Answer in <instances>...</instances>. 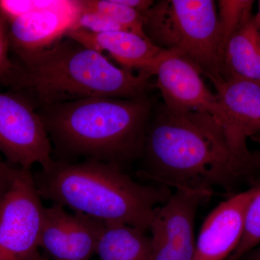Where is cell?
I'll return each mask as SVG.
<instances>
[{
  "mask_svg": "<svg viewBox=\"0 0 260 260\" xmlns=\"http://www.w3.org/2000/svg\"><path fill=\"white\" fill-rule=\"evenodd\" d=\"M140 175L174 189L231 190L242 177L221 126L206 113L152 110Z\"/></svg>",
  "mask_w": 260,
  "mask_h": 260,
  "instance_id": "6da1fadb",
  "label": "cell"
},
{
  "mask_svg": "<svg viewBox=\"0 0 260 260\" xmlns=\"http://www.w3.org/2000/svg\"><path fill=\"white\" fill-rule=\"evenodd\" d=\"M149 98L95 97L38 108L59 160L122 164L141 157L153 110Z\"/></svg>",
  "mask_w": 260,
  "mask_h": 260,
  "instance_id": "7a4b0ae2",
  "label": "cell"
},
{
  "mask_svg": "<svg viewBox=\"0 0 260 260\" xmlns=\"http://www.w3.org/2000/svg\"><path fill=\"white\" fill-rule=\"evenodd\" d=\"M12 88L37 109L89 98H148L153 75L117 68L102 53L64 37L51 47L15 61Z\"/></svg>",
  "mask_w": 260,
  "mask_h": 260,
  "instance_id": "3957f363",
  "label": "cell"
},
{
  "mask_svg": "<svg viewBox=\"0 0 260 260\" xmlns=\"http://www.w3.org/2000/svg\"><path fill=\"white\" fill-rule=\"evenodd\" d=\"M38 192L54 205L68 207L104 223H118L149 231L155 210L172 193L167 188L144 185L114 164L85 159L54 160L34 174Z\"/></svg>",
  "mask_w": 260,
  "mask_h": 260,
  "instance_id": "277c9868",
  "label": "cell"
},
{
  "mask_svg": "<svg viewBox=\"0 0 260 260\" xmlns=\"http://www.w3.org/2000/svg\"><path fill=\"white\" fill-rule=\"evenodd\" d=\"M147 39L185 58L212 83L225 78L217 3L213 0H160L143 15Z\"/></svg>",
  "mask_w": 260,
  "mask_h": 260,
  "instance_id": "5b68a950",
  "label": "cell"
},
{
  "mask_svg": "<svg viewBox=\"0 0 260 260\" xmlns=\"http://www.w3.org/2000/svg\"><path fill=\"white\" fill-rule=\"evenodd\" d=\"M44 208L30 169L19 168L0 202V260H28L39 252Z\"/></svg>",
  "mask_w": 260,
  "mask_h": 260,
  "instance_id": "8992f818",
  "label": "cell"
},
{
  "mask_svg": "<svg viewBox=\"0 0 260 260\" xmlns=\"http://www.w3.org/2000/svg\"><path fill=\"white\" fill-rule=\"evenodd\" d=\"M0 151L23 169L50 167L52 147L35 104L20 92H0Z\"/></svg>",
  "mask_w": 260,
  "mask_h": 260,
  "instance_id": "52a82bcc",
  "label": "cell"
},
{
  "mask_svg": "<svg viewBox=\"0 0 260 260\" xmlns=\"http://www.w3.org/2000/svg\"><path fill=\"white\" fill-rule=\"evenodd\" d=\"M213 191L175 189L155 210L150 224V260H193L195 219Z\"/></svg>",
  "mask_w": 260,
  "mask_h": 260,
  "instance_id": "ba28073f",
  "label": "cell"
},
{
  "mask_svg": "<svg viewBox=\"0 0 260 260\" xmlns=\"http://www.w3.org/2000/svg\"><path fill=\"white\" fill-rule=\"evenodd\" d=\"M225 112L224 134L233 160L244 176L255 169L256 159L249 152L247 139L260 134V83L235 77L213 83Z\"/></svg>",
  "mask_w": 260,
  "mask_h": 260,
  "instance_id": "9c48e42d",
  "label": "cell"
},
{
  "mask_svg": "<svg viewBox=\"0 0 260 260\" xmlns=\"http://www.w3.org/2000/svg\"><path fill=\"white\" fill-rule=\"evenodd\" d=\"M153 87L161 93L164 105L174 112L206 113L223 129L225 112L218 95L207 87L194 64L176 53L166 51L154 71Z\"/></svg>",
  "mask_w": 260,
  "mask_h": 260,
  "instance_id": "30bf717a",
  "label": "cell"
},
{
  "mask_svg": "<svg viewBox=\"0 0 260 260\" xmlns=\"http://www.w3.org/2000/svg\"><path fill=\"white\" fill-rule=\"evenodd\" d=\"M105 223L64 207L44 208L39 247L53 260H90Z\"/></svg>",
  "mask_w": 260,
  "mask_h": 260,
  "instance_id": "8fae6325",
  "label": "cell"
},
{
  "mask_svg": "<svg viewBox=\"0 0 260 260\" xmlns=\"http://www.w3.org/2000/svg\"><path fill=\"white\" fill-rule=\"evenodd\" d=\"M259 185L233 195L218 205L203 223L193 260H227L242 239L246 210Z\"/></svg>",
  "mask_w": 260,
  "mask_h": 260,
  "instance_id": "7c38bea8",
  "label": "cell"
},
{
  "mask_svg": "<svg viewBox=\"0 0 260 260\" xmlns=\"http://www.w3.org/2000/svg\"><path fill=\"white\" fill-rule=\"evenodd\" d=\"M82 10L81 0L70 7L22 15L9 23L10 50L17 60L51 47L64 37Z\"/></svg>",
  "mask_w": 260,
  "mask_h": 260,
  "instance_id": "4fadbf2b",
  "label": "cell"
},
{
  "mask_svg": "<svg viewBox=\"0 0 260 260\" xmlns=\"http://www.w3.org/2000/svg\"><path fill=\"white\" fill-rule=\"evenodd\" d=\"M64 37L102 54L107 51L124 69L147 72L153 76L157 64L166 52L146 38L128 30L94 34L73 29L68 30Z\"/></svg>",
  "mask_w": 260,
  "mask_h": 260,
  "instance_id": "5bb4252c",
  "label": "cell"
},
{
  "mask_svg": "<svg viewBox=\"0 0 260 260\" xmlns=\"http://www.w3.org/2000/svg\"><path fill=\"white\" fill-rule=\"evenodd\" d=\"M225 78L260 83V26L252 15L231 38L224 53Z\"/></svg>",
  "mask_w": 260,
  "mask_h": 260,
  "instance_id": "9a60e30c",
  "label": "cell"
},
{
  "mask_svg": "<svg viewBox=\"0 0 260 260\" xmlns=\"http://www.w3.org/2000/svg\"><path fill=\"white\" fill-rule=\"evenodd\" d=\"M95 254L100 260H150V237L138 228L105 223Z\"/></svg>",
  "mask_w": 260,
  "mask_h": 260,
  "instance_id": "2e32d148",
  "label": "cell"
},
{
  "mask_svg": "<svg viewBox=\"0 0 260 260\" xmlns=\"http://www.w3.org/2000/svg\"><path fill=\"white\" fill-rule=\"evenodd\" d=\"M253 5L252 0H220L217 3L220 48L223 58L231 38L252 16Z\"/></svg>",
  "mask_w": 260,
  "mask_h": 260,
  "instance_id": "e0dca14e",
  "label": "cell"
},
{
  "mask_svg": "<svg viewBox=\"0 0 260 260\" xmlns=\"http://www.w3.org/2000/svg\"><path fill=\"white\" fill-rule=\"evenodd\" d=\"M84 9L107 15L128 31L146 38L143 29V15L121 4L117 0H81Z\"/></svg>",
  "mask_w": 260,
  "mask_h": 260,
  "instance_id": "ac0fdd59",
  "label": "cell"
},
{
  "mask_svg": "<svg viewBox=\"0 0 260 260\" xmlns=\"http://www.w3.org/2000/svg\"><path fill=\"white\" fill-rule=\"evenodd\" d=\"M260 245V189L246 210L242 239L227 260H240Z\"/></svg>",
  "mask_w": 260,
  "mask_h": 260,
  "instance_id": "d6986e66",
  "label": "cell"
},
{
  "mask_svg": "<svg viewBox=\"0 0 260 260\" xmlns=\"http://www.w3.org/2000/svg\"><path fill=\"white\" fill-rule=\"evenodd\" d=\"M75 0H0V13L8 23L14 19L34 12L67 8Z\"/></svg>",
  "mask_w": 260,
  "mask_h": 260,
  "instance_id": "ffe728a7",
  "label": "cell"
},
{
  "mask_svg": "<svg viewBox=\"0 0 260 260\" xmlns=\"http://www.w3.org/2000/svg\"><path fill=\"white\" fill-rule=\"evenodd\" d=\"M9 23L0 13V84L12 87L18 65L9 56Z\"/></svg>",
  "mask_w": 260,
  "mask_h": 260,
  "instance_id": "44dd1931",
  "label": "cell"
},
{
  "mask_svg": "<svg viewBox=\"0 0 260 260\" xmlns=\"http://www.w3.org/2000/svg\"><path fill=\"white\" fill-rule=\"evenodd\" d=\"M73 29H81L94 34L125 30L107 15L94 10L84 9L83 6Z\"/></svg>",
  "mask_w": 260,
  "mask_h": 260,
  "instance_id": "7402d4cb",
  "label": "cell"
},
{
  "mask_svg": "<svg viewBox=\"0 0 260 260\" xmlns=\"http://www.w3.org/2000/svg\"><path fill=\"white\" fill-rule=\"evenodd\" d=\"M18 169L10 167L6 162L0 160V202L13 185Z\"/></svg>",
  "mask_w": 260,
  "mask_h": 260,
  "instance_id": "603a6c76",
  "label": "cell"
},
{
  "mask_svg": "<svg viewBox=\"0 0 260 260\" xmlns=\"http://www.w3.org/2000/svg\"><path fill=\"white\" fill-rule=\"evenodd\" d=\"M117 1L131 9L139 12L142 14L146 13L155 3V1H152V0H117Z\"/></svg>",
  "mask_w": 260,
  "mask_h": 260,
  "instance_id": "cb8c5ba5",
  "label": "cell"
},
{
  "mask_svg": "<svg viewBox=\"0 0 260 260\" xmlns=\"http://www.w3.org/2000/svg\"><path fill=\"white\" fill-rule=\"evenodd\" d=\"M241 259L260 260V245L256 246L254 249L249 251L248 254H246V255Z\"/></svg>",
  "mask_w": 260,
  "mask_h": 260,
  "instance_id": "d4e9b609",
  "label": "cell"
},
{
  "mask_svg": "<svg viewBox=\"0 0 260 260\" xmlns=\"http://www.w3.org/2000/svg\"><path fill=\"white\" fill-rule=\"evenodd\" d=\"M28 260H49L47 258H46V256L42 255L40 253H38V254H36L35 256H32V258H30V259Z\"/></svg>",
  "mask_w": 260,
  "mask_h": 260,
  "instance_id": "484cf974",
  "label": "cell"
},
{
  "mask_svg": "<svg viewBox=\"0 0 260 260\" xmlns=\"http://www.w3.org/2000/svg\"><path fill=\"white\" fill-rule=\"evenodd\" d=\"M256 20H257L258 23H259L260 26V1H259V8H258V13L255 15Z\"/></svg>",
  "mask_w": 260,
  "mask_h": 260,
  "instance_id": "4316f807",
  "label": "cell"
},
{
  "mask_svg": "<svg viewBox=\"0 0 260 260\" xmlns=\"http://www.w3.org/2000/svg\"><path fill=\"white\" fill-rule=\"evenodd\" d=\"M256 169H258L260 172V158L258 159V160L256 159L255 169H254V170H256Z\"/></svg>",
  "mask_w": 260,
  "mask_h": 260,
  "instance_id": "83f0119b",
  "label": "cell"
}]
</instances>
